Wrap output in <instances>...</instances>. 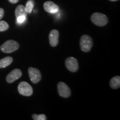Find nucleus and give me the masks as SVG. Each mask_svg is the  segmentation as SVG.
I'll list each match as a JSON object with an SVG mask.
<instances>
[{
	"label": "nucleus",
	"instance_id": "10",
	"mask_svg": "<svg viewBox=\"0 0 120 120\" xmlns=\"http://www.w3.org/2000/svg\"><path fill=\"white\" fill-rule=\"evenodd\" d=\"M43 8L46 12L51 13H55L59 11V7L52 1H47L43 4Z\"/></svg>",
	"mask_w": 120,
	"mask_h": 120
},
{
	"label": "nucleus",
	"instance_id": "14",
	"mask_svg": "<svg viewBox=\"0 0 120 120\" xmlns=\"http://www.w3.org/2000/svg\"><path fill=\"white\" fill-rule=\"evenodd\" d=\"M34 6V0H28L26 4V6L25 7L26 8V11L27 13H31L32 12L33 8Z\"/></svg>",
	"mask_w": 120,
	"mask_h": 120
},
{
	"label": "nucleus",
	"instance_id": "6",
	"mask_svg": "<svg viewBox=\"0 0 120 120\" xmlns=\"http://www.w3.org/2000/svg\"><path fill=\"white\" fill-rule=\"evenodd\" d=\"M57 88L58 94H60V96L64 97V98H68L71 96V90L64 82H58Z\"/></svg>",
	"mask_w": 120,
	"mask_h": 120
},
{
	"label": "nucleus",
	"instance_id": "3",
	"mask_svg": "<svg viewBox=\"0 0 120 120\" xmlns=\"http://www.w3.org/2000/svg\"><path fill=\"white\" fill-rule=\"evenodd\" d=\"M79 45L82 51L85 52H89L93 46L92 39L87 34H84L81 37Z\"/></svg>",
	"mask_w": 120,
	"mask_h": 120
},
{
	"label": "nucleus",
	"instance_id": "2",
	"mask_svg": "<svg viewBox=\"0 0 120 120\" xmlns=\"http://www.w3.org/2000/svg\"><path fill=\"white\" fill-rule=\"evenodd\" d=\"M91 19L94 25L100 27L106 25L109 21L108 18L106 15L98 12L93 13L91 17Z\"/></svg>",
	"mask_w": 120,
	"mask_h": 120
},
{
	"label": "nucleus",
	"instance_id": "8",
	"mask_svg": "<svg viewBox=\"0 0 120 120\" xmlns=\"http://www.w3.org/2000/svg\"><path fill=\"white\" fill-rule=\"evenodd\" d=\"M22 71L19 69L15 68L7 75L6 80L8 83H12L17 79H19L22 76Z\"/></svg>",
	"mask_w": 120,
	"mask_h": 120
},
{
	"label": "nucleus",
	"instance_id": "13",
	"mask_svg": "<svg viewBox=\"0 0 120 120\" xmlns=\"http://www.w3.org/2000/svg\"><path fill=\"white\" fill-rule=\"evenodd\" d=\"M27 12L26 11V8L22 4H19L16 7V10H15V16L16 18L21 16H27Z\"/></svg>",
	"mask_w": 120,
	"mask_h": 120
},
{
	"label": "nucleus",
	"instance_id": "15",
	"mask_svg": "<svg viewBox=\"0 0 120 120\" xmlns=\"http://www.w3.org/2000/svg\"><path fill=\"white\" fill-rule=\"evenodd\" d=\"M9 28L8 24L4 21H0V32H4L7 31Z\"/></svg>",
	"mask_w": 120,
	"mask_h": 120
},
{
	"label": "nucleus",
	"instance_id": "7",
	"mask_svg": "<svg viewBox=\"0 0 120 120\" xmlns=\"http://www.w3.org/2000/svg\"><path fill=\"white\" fill-rule=\"evenodd\" d=\"M66 67L70 71L76 72L79 70V64L76 58L73 57L67 58L65 61Z\"/></svg>",
	"mask_w": 120,
	"mask_h": 120
},
{
	"label": "nucleus",
	"instance_id": "19",
	"mask_svg": "<svg viewBox=\"0 0 120 120\" xmlns=\"http://www.w3.org/2000/svg\"><path fill=\"white\" fill-rule=\"evenodd\" d=\"M8 1L10 2V3L13 4H15L16 3H17L19 1V0H8Z\"/></svg>",
	"mask_w": 120,
	"mask_h": 120
},
{
	"label": "nucleus",
	"instance_id": "18",
	"mask_svg": "<svg viewBox=\"0 0 120 120\" xmlns=\"http://www.w3.org/2000/svg\"><path fill=\"white\" fill-rule=\"evenodd\" d=\"M4 10L2 8H0V20L4 17Z\"/></svg>",
	"mask_w": 120,
	"mask_h": 120
},
{
	"label": "nucleus",
	"instance_id": "11",
	"mask_svg": "<svg viewBox=\"0 0 120 120\" xmlns=\"http://www.w3.org/2000/svg\"><path fill=\"white\" fill-rule=\"evenodd\" d=\"M109 85L112 89H117L120 87V76H116L112 77L109 81Z\"/></svg>",
	"mask_w": 120,
	"mask_h": 120
},
{
	"label": "nucleus",
	"instance_id": "9",
	"mask_svg": "<svg viewBox=\"0 0 120 120\" xmlns=\"http://www.w3.org/2000/svg\"><path fill=\"white\" fill-rule=\"evenodd\" d=\"M59 32L57 30H52L49 34V44L52 47H56L58 44Z\"/></svg>",
	"mask_w": 120,
	"mask_h": 120
},
{
	"label": "nucleus",
	"instance_id": "5",
	"mask_svg": "<svg viewBox=\"0 0 120 120\" xmlns=\"http://www.w3.org/2000/svg\"><path fill=\"white\" fill-rule=\"evenodd\" d=\"M28 73L30 80L33 83H37L41 81L42 75L38 69L34 67H29L28 69Z\"/></svg>",
	"mask_w": 120,
	"mask_h": 120
},
{
	"label": "nucleus",
	"instance_id": "4",
	"mask_svg": "<svg viewBox=\"0 0 120 120\" xmlns=\"http://www.w3.org/2000/svg\"><path fill=\"white\" fill-rule=\"evenodd\" d=\"M19 94L25 96H31L33 94V88L27 82L22 81L18 86Z\"/></svg>",
	"mask_w": 120,
	"mask_h": 120
},
{
	"label": "nucleus",
	"instance_id": "20",
	"mask_svg": "<svg viewBox=\"0 0 120 120\" xmlns=\"http://www.w3.org/2000/svg\"><path fill=\"white\" fill-rule=\"evenodd\" d=\"M109 1H112V2H114V1H118V0H109Z\"/></svg>",
	"mask_w": 120,
	"mask_h": 120
},
{
	"label": "nucleus",
	"instance_id": "16",
	"mask_svg": "<svg viewBox=\"0 0 120 120\" xmlns=\"http://www.w3.org/2000/svg\"><path fill=\"white\" fill-rule=\"evenodd\" d=\"M32 119L34 120H46L47 117L44 114H41V115H37V114H34L32 116Z\"/></svg>",
	"mask_w": 120,
	"mask_h": 120
},
{
	"label": "nucleus",
	"instance_id": "1",
	"mask_svg": "<svg viewBox=\"0 0 120 120\" xmlns=\"http://www.w3.org/2000/svg\"><path fill=\"white\" fill-rule=\"evenodd\" d=\"M19 47V43L14 40H8L0 46V50L6 53H10L16 51Z\"/></svg>",
	"mask_w": 120,
	"mask_h": 120
},
{
	"label": "nucleus",
	"instance_id": "17",
	"mask_svg": "<svg viewBox=\"0 0 120 120\" xmlns=\"http://www.w3.org/2000/svg\"><path fill=\"white\" fill-rule=\"evenodd\" d=\"M26 19V16H21L17 18V22L19 23H22L25 22Z\"/></svg>",
	"mask_w": 120,
	"mask_h": 120
},
{
	"label": "nucleus",
	"instance_id": "12",
	"mask_svg": "<svg viewBox=\"0 0 120 120\" xmlns=\"http://www.w3.org/2000/svg\"><path fill=\"white\" fill-rule=\"evenodd\" d=\"M13 62V58L12 57L7 56L0 60V68H5L10 66Z\"/></svg>",
	"mask_w": 120,
	"mask_h": 120
}]
</instances>
